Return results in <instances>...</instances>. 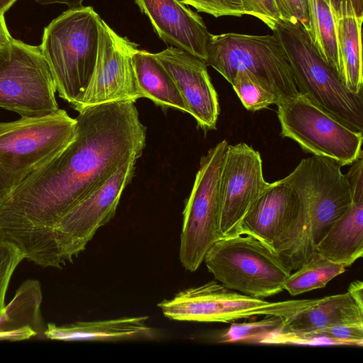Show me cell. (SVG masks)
<instances>
[{"label": "cell", "mask_w": 363, "mask_h": 363, "mask_svg": "<svg viewBox=\"0 0 363 363\" xmlns=\"http://www.w3.org/2000/svg\"><path fill=\"white\" fill-rule=\"evenodd\" d=\"M267 184L259 152L245 143L228 144L219 182L222 238L238 234L242 220Z\"/></svg>", "instance_id": "cell-14"}, {"label": "cell", "mask_w": 363, "mask_h": 363, "mask_svg": "<svg viewBox=\"0 0 363 363\" xmlns=\"http://www.w3.org/2000/svg\"><path fill=\"white\" fill-rule=\"evenodd\" d=\"M180 3L194 7L197 11L210 14L216 18L232 16H242L245 11L242 0H178Z\"/></svg>", "instance_id": "cell-30"}, {"label": "cell", "mask_w": 363, "mask_h": 363, "mask_svg": "<svg viewBox=\"0 0 363 363\" xmlns=\"http://www.w3.org/2000/svg\"><path fill=\"white\" fill-rule=\"evenodd\" d=\"M286 318L281 316H264L248 323H232L219 338L220 342L261 343L269 335L278 332Z\"/></svg>", "instance_id": "cell-28"}, {"label": "cell", "mask_w": 363, "mask_h": 363, "mask_svg": "<svg viewBox=\"0 0 363 363\" xmlns=\"http://www.w3.org/2000/svg\"><path fill=\"white\" fill-rule=\"evenodd\" d=\"M347 292L355 303L363 309V282L360 280L352 281L348 287Z\"/></svg>", "instance_id": "cell-33"}, {"label": "cell", "mask_w": 363, "mask_h": 363, "mask_svg": "<svg viewBox=\"0 0 363 363\" xmlns=\"http://www.w3.org/2000/svg\"><path fill=\"white\" fill-rule=\"evenodd\" d=\"M281 21L300 24L310 29L308 0H274Z\"/></svg>", "instance_id": "cell-31"}, {"label": "cell", "mask_w": 363, "mask_h": 363, "mask_svg": "<svg viewBox=\"0 0 363 363\" xmlns=\"http://www.w3.org/2000/svg\"><path fill=\"white\" fill-rule=\"evenodd\" d=\"M205 62L229 83L242 71L269 83L281 100L299 94L284 49L272 35L211 33Z\"/></svg>", "instance_id": "cell-7"}, {"label": "cell", "mask_w": 363, "mask_h": 363, "mask_svg": "<svg viewBox=\"0 0 363 363\" xmlns=\"http://www.w3.org/2000/svg\"><path fill=\"white\" fill-rule=\"evenodd\" d=\"M154 54L174 82L198 127L205 133L216 129L218 98L205 61L172 46Z\"/></svg>", "instance_id": "cell-16"}, {"label": "cell", "mask_w": 363, "mask_h": 363, "mask_svg": "<svg viewBox=\"0 0 363 363\" xmlns=\"http://www.w3.org/2000/svg\"><path fill=\"white\" fill-rule=\"evenodd\" d=\"M203 262L225 287L258 298L281 293L292 272L269 246L248 234L221 238Z\"/></svg>", "instance_id": "cell-6"}, {"label": "cell", "mask_w": 363, "mask_h": 363, "mask_svg": "<svg viewBox=\"0 0 363 363\" xmlns=\"http://www.w3.org/2000/svg\"><path fill=\"white\" fill-rule=\"evenodd\" d=\"M160 39L205 61L211 33L202 18L178 0H135Z\"/></svg>", "instance_id": "cell-17"}, {"label": "cell", "mask_w": 363, "mask_h": 363, "mask_svg": "<svg viewBox=\"0 0 363 363\" xmlns=\"http://www.w3.org/2000/svg\"><path fill=\"white\" fill-rule=\"evenodd\" d=\"M319 299L270 302L230 290L217 281H211L182 290L157 306L166 318L174 320L230 323L257 316L287 318L315 304Z\"/></svg>", "instance_id": "cell-8"}, {"label": "cell", "mask_w": 363, "mask_h": 363, "mask_svg": "<svg viewBox=\"0 0 363 363\" xmlns=\"http://www.w3.org/2000/svg\"><path fill=\"white\" fill-rule=\"evenodd\" d=\"M347 178L352 203L314 247L329 260L345 267L363 255V173L353 170Z\"/></svg>", "instance_id": "cell-18"}, {"label": "cell", "mask_w": 363, "mask_h": 363, "mask_svg": "<svg viewBox=\"0 0 363 363\" xmlns=\"http://www.w3.org/2000/svg\"><path fill=\"white\" fill-rule=\"evenodd\" d=\"M135 162L133 160L123 164L61 219L55 238L62 266L84 251L96 231L114 217L123 191L134 175Z\"/></svg>", "instance_id": "cell-12"}, {"label": "cell", "mask_w": 363, "mask_h": 363, "mask_svg": "<svg viewBox=\"0 0 363 363\" xmlns=\"http://www.w3.org/2000/svg\"><path fill=\"white\" fill-rule=\"evenodd\" d=\"M73 140L0 196V240L41 267H61L55 232L64 216L145 147L146 128L133 101L86 107Z\"/></svg>", "instance_id": "cell-1"}, {"label": "cell", "mask_w": 363, "mask_h": 363, "mask_svg": "<svg viewBox=\"0 0 363 363\" xmlns=\"http://www.w3.org/2000/svg\"><path fill=\"white\" fill-rule=\"evenodd\" d=\"M238 234L269 246L294 272L314 252L308 194L301 166L269 183L242 220Z\"/></svg>", "instance_id": "cell-2"}, {"label": "cell", "mask_w": 363, "mask_h": 363, "mask_svg": "<svg viewBox=\"0 0 363 363\" xmlns=\"http://www.w3.org/2000/svg\"><path fill=\"white\" fill-rule=\"evenodd\" d=\"M272 31L284 49L299 94L363 132V95H355L346 88L314 48L303 28L281 20Z\"/></svg>", "instance_id": "cell-5"}, {"label": "cell", "mask_w": 363, "mask_h": 363, "mask_svg": "<svg viewBox=\"0 0 363 363\" xmlns=\"http://www.w3.org/2000/svg\"><path fill=\"white\" fill-rule=\"evenodd\" d=\"M13 39L8 31L4 13H0V50L9 48Z\"/></svg>", "instance_id": "cell-34"}, {"label": "cell", "mask_w": 363, "mask_h": 363, "mask_svg": "<svg viewBox=\"0 0 363 363\" xmlns=\"http://www.w3.org/2000/svg\"><path fill=\"white\" fill-rule=\"evenodd\" d=\"M56 86L40 47L13 39L0 50V107L21 117H38L59 109Z\"/></svg>", "instance_id": "cell-11"}, {"label": "cell", "mask_w": 363, "mask_h": 363, "mask_svg": "<svg viewBox=\"0 0 363 363\" xmlns=\"http://www.w3.org/2000/svg\"><path fill=\"white\" fill-rule=\"evenodd\" d=\"M331 10L335 23L340 79L350 92L355 95H363V16L357 15L350 1H342Z\"/></svg>", "instance_id": "cell-19"}, {"label": "cell", "mask_w": 363, "mask_h": 363, "mask_svg": "<svg viewBox=\"0 0 363 363\" xmlns=\"http://www.w3.org/2000/svg\"><path fill=\"white\" fill-rule=\"evenodd\" d=\"M77 121L66 111L0 123V196L58 155L74 139Z\"/></svg>", "instance_id": "cell-4"}, {"label": "cell", "mask_w": 363, "mask_h": 363, "mask_svg": "<svg viewBox=\"0 0 363 363\" xmlns=\"http://www.w3.org/2000/svg\"><path fill=\"white\" fill-rule=\"evenodd\" d=\"M245 14L252 16L272 30L281 21L279 13L274 0H242Z\"/></svg>", "instance_id": "cell-32"}, {"label": "cell", "mask_w": 363, "mask_h": 363, "mask_svg": "<svg viewBox=\"0 0 363 363\" xmlns=\"http://www.w3.org/2000/svg\"><path fill=\"white\" fill-rule=\"evenodd\" d=\"M298 164L308 194L315 247L351 205L352 191L347 174L334 160L313 155Z\"/></svg>", "instance_id": "cell-15"}, {"label": "cell", "mask_w": 363, "mask_h": 363, "mask_svg": "<svg viewBox=\"0 0 363 363\" xmlns=\"http://www.w3.org/2000/svg\"><path fill=\"white\" fill-rule=\"evenodd\" d=\"M18 0H0V13H5Z\"/></svg>", "instance_id": "cell-37"}, {"label": "cell", "mask_w": 363, "mask_h": 363, "mask_svg": "<svg viewBox=\"0 0 363 363\" xmlns=\"http://www.w3.org/2000/svg\"><path fill=\"white\" fill-rule=\"evenodd\" d=\"M243 106L257 111L272 104H277L281 98L267 82L246 71L238 72L230 83Z\"/></svg>", "instance_id": "cell-27"}, {"label": "cell", "mask_w": 363, "mask_h": 363, "mask_svg": "<svg viewBox=\"0 0 363 363\" xmlns=\"http://www.w3.org/2000/svg\"><path fill=\"white\" fill-rule=\"evenodd\" d=\"M262 344L363 346V325H342L303 333L276 332Z\"/></svg>", "instance_id": "cell-25"}, {"label": "cell", "mask_w": 363, "mask_h": 363, "mask_svg": "<svg viewBox=\"0 0 363 363\" xmlns=\"http://www.w3.org/2000/svg\"><path fill=\"white\" fill-rule=\"evenodd\" d=\"M42 299L40 282L24 281L0 314V340H25L43 331Z\"/></svg>", "instance_id": "cell-21"}, {"label": "cell", "mask_w": 363, "mask_h": 363, "mask_svg": "<svg viewBox=\"0 0 363 363\" xmlns=\"http://www.w3.org/2000/svg\"><path fill=\"white\" fill-rule=\"evenodd\" d=\"M331 8H335L342 1H350L358 16H363V0H327Z\"/></svg>", "instance_id": "cell-36"}, {"label": "cell", "mask_w": 363, "mask_h": 363, "mask_svg": "<svg viewBox=\"0 0 363 363\" xmlns=\"http://www.w3.org/2000/svg\"><path fill=\"white\" fill-rule=\"evenodd\" d=\"M345 272V266L329 260L314 250L300 268L291 273L284 284V290L291 296H296L322 289Z\"/></svg>", "instance_id": "cell-26"}, {"label": "cell", "mask_w": 363, "mask_h": 363, "mask_svg": "<svg viewBox=\"0 0 363 363\" xmlns=\"http://www.w3.org/2000/svg\"><path fill=\"white\" fill-rule=\"evenodd\" d=\"M139 45L116 33L104 20L99 28L96 65L89 85L78 104L82 109L116 101L142 98L133 65L132 55Z\"/></svg>", "instance_id": "cell-13"}, {"label": "cell", "mask_w": 363, "mask_h": 363, "mask_svg": "<svg viewBox=\"0 0 363 363\" xmlns=\"http://www.w3.org/2000/svg\"><path fill=\"white\" fill-rule=\"evenodd\" d=\"M228 143L223 140L200 160L194 186L183 211L179 260L188 271H196L214 243L220 230V174Z\"/></svg>", "instance_id": "cell-10"}, {"label": "cell", "mask_w": 363, "mask_h": 363, "mask_svg": "<svg viewBox=\"0 0 363 363\" xmlns=\"http://www.w3.org/2000/svg\"><path fill=\"white\" fill-rule=\"evenodd\" d=\"M342 325H363V309L348 292L320 298L286 318L278 332L303 333Z\"/></svg>", "instance_id": "cell-22"}, {"label": "cell", "mask_w": 363, "mask_h": 363, "mask_svg": "<svg viewBox=\"0 0 363 363\" xmlns=\"http://www.w3.org/2000/svg\"><path fill=\"white\" fill-rule=\"evenodd\" d=\"M23 259V255L16 246L0 240V314L5 307V296L11 276Z\"/></svg>", "instance_id": "cell-29"}, {"label": "cell", "mask_w": 363, "mask_h": 363, "mask_svg": "<svg viewBox=\"0 0 363 363\" xmlns=\"http://www.w3.org/2000/svg\"><path fill=\"white\" fill-rule=\"evenodd\" d=\"M308 38L320 57L340 77L335 23L330 5L327 0H308Z\"/></svg>", "instance_id": "cell-24"}, {"label": "cell", "mask_w": 363, "mask_h": 363, "mask_svg": "<svg viewBox=\"0 0 363 363\" xmlns=\"http://www.w3.org/2000/svg\"><path fill=\"white\" fill-rule=\"evenodd\" d=\"M147 316L77 322L57 325L48 323L43 335L48 339L63 341H118L152 339L155 334L147 324Z\"/></svg>", "instance_id": "cell-20"}, {"label": "cell", "mask_w": 363, "mask_h": 363, "mask_svg": "<svg viewBox=\"0 0 363 363\" xmlns=\"http://www.w3.org/2000/svg\"><path fill=\"white\" fill-rule=\"evenodd\" d=\"M281 135L313 155L334 160L342 167L363 157V132L356 130L306 96L298 95L277 104Z\"/></svg>", "instance_id": "cell-9"}, {"label": "cell", "mask_w": 363, "mask_h": 363, "mask_svg": "<svg viewBox=\"0 0 363 363\" xmlns=\"http://www.w3.org/2000/svg\"><path fill=\"white\" fill-rule=\"evenodd\" d=\"M132 60L142 98L149 99L157 106L189 113L174 82L154 53L138 48Z\"/></svg>", "instance_id": "cell-23"}, {"label": "cell", "mask_w": 363, "mask_h": 363, "mask_svg": "<svg viewBox=\"0 0 363 363\" xmlns=\"http://www.w3.org/2000/svg\"><path fill=\"white\" fill-rule=\"evenodd\" d=\"M38 4L42 5H48L52 4H64L69 6V9L79 8L82 6L84 0H35Z\"/></svg>", "instance_id": "cell-35"}, {"label": "cell", "mask_w": 363, "mask_h": 363, "mask_svg": "<svg viewBox=\"0 0 363 363\" xmlns=\"http://www.w3.org/2000/svg\"><path fill=\"white\" fill-rule=\"evenodd\" d=\"M100 16L91 6L69 9L45 28L40 45L60 98L74 108L96 65Z\"/></svg>", "instance_id": "cell-3"}]
</instances>
